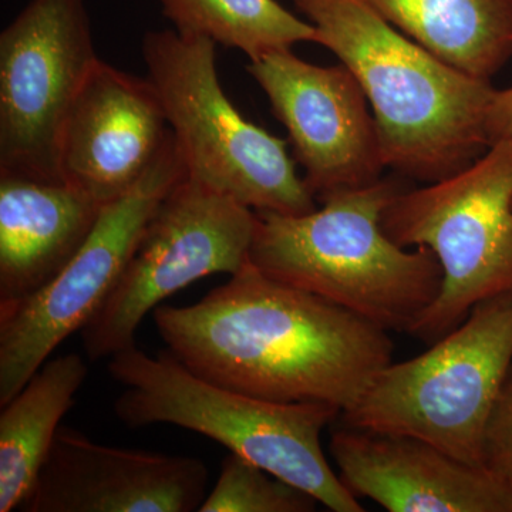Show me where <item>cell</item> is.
Returning a JSON list of instances; mask_svg holds the SVG:
<instances>
[{"label":"cell","instance_id":"18","mask_svg":"<svg viewBox=\"0 0 512 512\" xmlns=\"http://www.w3.org/2000/svg\"><path fill=\"white\" fill-rule=\"evenodd\" d=\"M163 15L184 36L237 49L249 62L302 42L316 30L278 0H160Z\"/></svg>","mask_w":512,"mask_h":512},{"label":"cell","instance_id":"8","mask_svg":"<svg viewBox=\"0 0 512 512\" xmlns=\"http://www.w3.org/2000/svg\"><path fill=\"white\" fill-rule=\"evenodd\" d=\"M256 214L187 174L165 195L109 298L82 329L87 360L136 346L138 326L160 303L249 261Z\"/></svg>","mask_w":512,"mask_h":512},{"label":"cell","instance_id":"11","mask_svg":"<svg viewBox=\"0 0 512 512\" xmlns=\"http://www.w3.org/2000/svg\"><path fill=\"white\" fill-rule=\"evenodd\" d=\"M247 70L288 131L316 201L382 180L386 165L375 116L345 64L318 66L284 49L249 62Z\"/></svg>","mask_w":512,"mask_h":512},{"label":"cell","instance_id":"15","mask_svg":"<svg viewBox=\"0 0 512 512\" xmlns=\"http://www.w3.org/2000/svg\"><path fill=\"white\" fill-rule=\"evenodd\" d=\"M103 208L64 178L0 173V306L49 284L83 247Z\"/></svg>","mask_w":512,"mask_h":512},{"label":"cell","instance_id":"6","mask_svg":"<svg viewBox=\"0 0 512 512\" xmlns=\"http://www.w3.org/2000/svg\"><path fill=\"white\" fill-rule=\"evenodd\" d=\"M512 363V292L478 303L421 355L377 373L342 423L404 434L481 466L488 417Z\"/></svg>","mask_w":512,"mask_h":512},{"label":"cell","instance_id":"21","mask_svg":"<svg viewBox=\"0 0 512 512\" xmlns=\"http://www.w3.org/2000/svg\"><path fill=\"white\" fill-rule=\"evenodd\" d=\"M487 134L491 144L512 137V87L495 90L488 110Z\"/></svg>","mask_w":512,"mask_h":512},{"label":"cell","instance_id":"12","mask_svg":"<svg viewBox=\"0 0 512 512\" xmlns=\"http://www.w3.org/2000/svg\"><path fill=\"white\" fill-rule=\"evenodd\" d=\"M208 470L200 458L94 443L60 426L25 512H192Z\"/></svg>","mask_w":512,"mask_h":512},{"label":"cell","instance_id":"20","mask_svg":"<svg viewBox=\"0 0 512 512\" xmlns=\"http://www.w3.org/2000/svg\"><path fill=\"white\" fill-rule=\"evenodd\" d=\"M481 466L512 491V363L485 426Z\"/></svg>","mask_w":512,"mask_h":512},{"label":"cell","instance_id":"10","mask_svg":"<svg viewBox=\"0 0 512 512\" xmlns=\"http://www.w3.org/2000/svg\"><path fill=\"white\" fill-rule=\"evenodd\" d=\"M99 62L86 0H29L0 33V173L63 178L67 117Z\"/></svg>","mask_w":512,"mask_h":512},{"label":"cell","instance_id":"17","mask_svg":"<svg viewBox=\"0 0 512 512\" xmlns=\"http://www.w3.org/2000/svg\"><path fill=\"white\" fill-rule=\"evenodd\" d=\"M394 28L461 72L491 80L512 57V0H367Z\"/></svg>","mask_w":512,"mask_h":512},{"label":"cell","instance_id":"3","mask_svg":"<svg viewBox=\"0 0 512 512\" xmlns=\"http://www.w3.org/2000/svg\"><path fill=\"white\" fill-rule=\"evenodd\" d=\"M404 190L382 178L306 214L255 212L249 262L387 332H410L439 296L443 269L429 248L407 251L383 231L384 210Z\"/></svg>","mask_w":512,"mask_h":512},{"label":"cell","instance_id":"5","mask_svg":"<svg viewBox=\"0 0 512 512\" xmlns=\"http://www.w3.org/2000/svg\"><path fill=\"white\" fill-rule=\"evenodd\" d=\"M217 43L177 30L148 32L143 57L188 177L255 212L302 215L315 197L286 141L245 119L222 89Z\"/></svg>","mask_w":512,"mask_h":512},{"label":"cell","instance_id":"4","mask_svg":"<svg viewBox=\"0 0 512 512\" xmlns=\"http://www.w3.org/2000/svg\"><path fill=\"white\" fill-rule=\"evenodd\" d=\"M109 372L123 387L114 410L130 429L173 424L195 431L301 488L329 510L363 511L320 443L323 430L342 414L338 407L235 392L195 375L168 350L154 357L134 346L110 357Z\"/></svg>","mask_w":512,"mask_h":512},{"label":"cell","instance_id":"2","mask_svg":"<svg viewBox=\"0 0 512 512\" xmlns=\"http://www.w3.org/2000/svg\"><path fill=\"white\" fill-rule=\"evenodd\" d=\"M315 43L355 74L379 131L383 161L431 184L460 173L491 143L490 80L461 72L404 35L367 0H291Z\"/></svg>","mask_w":512,"mask_h":512},{"label":"cell","instance_id":"14","mask_svg":"<svg viewBox=\"0 0 512 512\" xmlns=\"http://www.w3.org/2000/svg\"><path fill=\"white\" fill-rule=\"evenodd\" d=\"M329 448L350 493L384 510L512 512V491L490 471L429 441L343 423Z\"/></svg>","mask_w":512,"mask_h":512},{"label":"cell","instance_id":"16","mask_svg":"<svg viewBox=\"0 0 512 512\" xmlns=\"http://www.w3.org/2000/svg\"><path fill=\"white\" fill-rule=\"evenodd\" d=\"M89 367L79 353L49 359L0 413V512L20 510Z\"/></svg>","mask_w":512,"mask_h":512},{"label":"cell","instance_id":"7","mask_svg":"<svg viewBox=\"0 0 512 512\" xmlns=\"http://www.w3.org/2000/svg\"><path fill=\"white\" fill-rule=\"evenodd\" d=\"M387 237L426 247L439 259L443 285L409 333L436 342L478 303L512 292V137L460 173L404 190L382 215Z\"/></svg>","mask_w":512,"mask_h":512},{"label":"cell","instance_id":"19","mask_svg":"<svg viewBox=\"0 0 512 512\" xmlns=\"http://www.w3.org/2000/svg\"><path fill=\"white\" fill-rule=\"evenodd\" d=\"M318 500L301 488L272 476L237 454L221 464L214 490L200 512H311Z\"/></svg>","mask_w":512,"mask_h":512},{"label":"cell","instance_id":"9","mask_svg":"<svg viewBox=\"0 0 512 512\" xmlns=\"http://www.w3.org/2000/svg\"><path fill=\"white\" fill-rule=\"evenodd\" d=\"M185 174L171 136L147 174L104 205L90 237L49 284L23 301L0 306V407L23 389L60 343L93 319L123 275L158 205Z\"/></svg>","mask_w":512,"mask_h":512},{"label":"cell","instance_id":"13","mask_svg":"<svg viewBox=\"0 0 512 512\" xmlns=\"http://www.w3.org/2000/svg\"><path fill=\"white\" fill-rule=\"evenodd\" d=\"M171 128L156 87L111 64H94L60 143V174L106 205L157 163Z\"/></svg>","mask_w":512,"mask_h":512},{"label":"cell","instance_id":"1","mask_svg":"<svg viewBox=\"0 0 512 512\" xmlns=\"http://www.w3.org/2000/svg\"><path fill=\"white\" fill-rule=\"evenodd\" d=\"M168 352L195 375L272 402L345 412L393 362L389 332L247 262L190 306L153 313Z\"/></svg>","mask_w":512,"mask_h":512}]
</instances>
